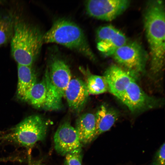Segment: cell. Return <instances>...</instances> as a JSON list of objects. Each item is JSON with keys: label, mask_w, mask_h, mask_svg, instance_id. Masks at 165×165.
I'll list each match as a JSON object with an SVG mask.
<instances>
[{"label": "cell", "mask_w": 165, "mask_h": 165, "mask_svg": "<svg viewBox=\"0 0 165 165\" xmlns=\"http://www.w3.org/2000/svg\"><path fill=\"white\" fill-rule=\"evenodd\" d=\"M86 84L88 92L90 94L98 95L108 91V84L104 76L90 74Z\"/></svg>", "instance_id": "ac0fdd59"}, {"label": "cell", "mask_w": 165, "mask_h": 165, "mask_svg": "<svg viewBox=\"0 0 165 165\" xmlns=\"http://www.w3.org/2000/svg\"><path fill=\"white\" fill-rule=\"evenodd\" d=\"M165 12L164 2L160 0L148 1L144 14V23L150 50V71L160 73L164 66Z\"/></svg>", "instance_id": "6da1fadb"}, {"label": "cell", "mask_w": 165, "mask_h": 165, "mask_svg": "<svg viewBox=\"0 0 165 165\" xmlns=\"http://www.w3.org/2000/svg\"><path fill=\"white\" fill-rule=\"evenodd\" d=\"M1 1H0V2Z\"/></svg>", "instance_id": "44dd1931"}, {"label": "cell", "mask_w": 165, "mask_h": 165, "mask_svg": "<svg viewBox=\"0 0 165 165\" xmlns=\"http://www.w3.org/2000/svg\"><path fill=\"white\" fill-rule=\"evenodd\" d=\"M132 112H141L155 107L158 101L148 95L134 79L119 99Z\"/></svg>", "instance_id": "ba28073f"}, {"label": "cell", "mask_w": 165, "mask_h": 165, "mask_svg": "<svg viewBox=\"0 0 165 165\" xmlns=\"http://www.w3.org/2000/svg\"><path fill=\"white\" fill-rule=\"evenodd\" d=\"M95 117L96 132L94 140L111 128L118 119L119 114L114 108L103 105L99 108Z\"/></svg>", "instance_id": "5bb4252c"}, {"label": "cell", "mask_w": 165, "mask_h": 165, "mask_svg": "<svg viewBox=\"0 0 165 165\" xmlns=\"http://www.w3.org/2000/svg\"><path fill=\"white\" fill-rule=\"evenodd\" d=\"M108 91L119 99L130 83L135 78L129 72L119 65L112 64L105 72Z\"/></svg>", "instance_id": "8fae6325"}, {"label": "cell", "mask_w": 165, "mask_h": 165, "mask_svg": "<svg viewBox=\"0 0 165 165\" xmlns=\"http://www.w3.org/2000/svg\"><path fill=\"white\" fill-rule=\"evenodd\" d=\"M47 127V124L42 117L32 115L24 119L2 138L29 148L45 139Z\"/></svg>", "instance_id": "5b68a950"}, {"label": "cell", "mask_w": 165, "mask_h": 165, "mask_svg": "<svg viewBox=\"0 0 165 165\" xmlns=\"http://www.w3.org/2000/svg\"><path fill=\"white\" fill-rule=\"evenodd\" d=\"M82 147L72 151L65 156L64 165H82Z\"/></svg>", "instance_id": "d6986e66"}, {"label": "cell", "mask_w": 165, "mask_h": 165, "mask_svg": "<svg viewBox=\"0 0 165 165\" xmlns=\"http://www.w3.org/2000/svg\"><path fill=\"white\" fill-rule=\"evenodd\" d=\"M96 37L97 49L107 57L112 56L117 49L128 42L125 35L112 25L99 28Z\"/></svg>", "instance_id": "9c48e42d"}, {"label": "cell", "mask_w": 165, "mask_h": 165, "mask_svg": "<svg viewBox=\"0 0 165 165\" xmlns=\"http://www.w3.org/2000/svg\"><path fill=\"white\" fill-rule=\"evenodd\" d=\"M43 34L35 25L15 17L10 46L12 56L18 64L33 65L43 43Z\"/></svg>", "instance_id": "7a4b0ae2"}, {"label": "cell", "mask_w": 165, "mask_h": 165, "mask_svg": "<svg viewBox=\"0 0 165 165\" xmlns=\"http://www.w3.org/2000/svg\"><path fill=\"white\" fill-rule=\"evenodd\" d=\"M47 97V88L44 78L41 82L35 83L21 99L28 102L35 108L45 106Z\"/></svg>", "instance_id": "2e32d148"}, {"label": "cell", "mask_w": 165, "mask_h": 165, "mask_svg": "<svg viewBox=\"0 0 165 165\" xmlns=\"http://www.w3.org/2000/svg\"><path fill=\"white\" fill-rule=\"evenodd\" d=\"M44 43H55L63 46L94 61L95 57L81 29L68 20H55L50 29L43 34Z\"/></svg>", "instance_id": "3957f363"}, {"label": "cell", "mask_w": 165, "mask_h": 165, "mask_svg": "<svg viewBox=\"0 0 165 165\" xmlns=\"http://www.w3.org/2000/svg\"><path fill=\"white\" fill-rule=\"evenodd\" d=\"M86 84L77 78L71 79L65 91L64 96L72 110L78 112L84 106L89 97Z\"/></svg>", "instance_id": "7c38bea8"}, {"label": "cell", "mask_w": 165, "mask_h": 165, "mask_svg": "<svg viewBox=\"0 0 165 165\" xmlns=\"http://www.w3.org/2000/svg\"><path fill=\"white\" fill-rule=\"evenodd\" d=\"M112 57L119 66L135 78L144 71L148 59L146 52L136 41H128L117 49Z\"/></svg>", "instance_id": "8992f818"}, {"label": "cell", "mask_w": 165, "mask_h": 165, "mask_svg": "<svg viewBox=\"0 0 165 165\" xmlns=\"http://www.w3.org/2000/svg\"><path fill=\"white\" fill-rule=\"evenodd\" d=\"M165 144L164 142L155 153L152 165H165Z\"/></svg>", "instance_id": "ffe728a7"}, {"label": "cell", "mask_w": 165, "mask_h": 165, "mask_svg": "<svg viewBox=\"0 0 165 165\" xmlns=\"http://www.w3.org/2000/svg\"><path fill=\"white\" fill-rule=\"evenodd\" d=\"M15 18L11 13H0V46L10 41L14 32Z\"/></svg>", "instance_id": "e0dca14e"}, {"label": "cell", "mask_w": 165, "mask_h": 165, "mask_svg": "<svg viewBox=\"0 0 165 165\" xmlns=\"http://www.w3.org/2000/svg\"><path fill=\"white\" fill-rule=\"evenodd\" d=\"M128 0H91L86 1L87 13L94 18L111 21L122 14L129 7Z\"/></svg>", "instance_id": "52a82bcc"}, {"label": "cell", "mask_w": 165, "mask_h": 165, "mask_svg": "<svg viewBox=\"0 0 165 165\" xmlns=\"http://www.w3.org/2000/svg\"><path fill=\"white\" fill-rule=\"evenodd\" d=\"M18 81L17 94L21 99L36 82L35 71L31 65H17Z\"/></svg>", "instance_id": "9a60e30c"}, {"label": "cell", "mask_w": 165, "mask_h": 165, "mask_svg": "<svg viewBox=\"0 0 165 165\" xmlns=\"http://www.w3.org/2000/svg\"><path fill=\"white\" fill-rule=\"evenodd\" d=\"M53 139L55 149L62 156H64L72 151L82 146L75 128L68 121L60 125Z\"/></svg>", "instance_id": "30bf717a"}, {"label": "cell", "mask_w": 165, "mask_h": 165, "mask_svg": "<svg viewBox=\"0 0 165 165\" xmlns=\"http://www.w3.org/2000/svg\"><path fill=\"white\" fill-rule=\"evenodd\" d=\"M71 76L68 66L62 59L56 56L51 58L44 78L47 88L44 108L55 110L61 108L62 98Z\"/></svg>", "instance_id": "277c9868"}, {"label": "cell", "mask_w": 165, "mask_h": 165, "mask_svg": "<svg viewBox=\"0 0 165 165\" xmlns=\"http://www.w3.org/2000/svg\"><path fill=\"white\" fill-rule=\"evenodd\" d=\"M75 128L82 145L92 142L96 132L95 115L90 113L81 115L77 119Z\"/></svg>", "instance_id": "4fadbf2b"}]
</instances>
